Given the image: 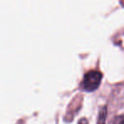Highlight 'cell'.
<instances>
[{"instance_id":"6da1fadb","label":"cell","mask_w":124,"mask_h":124,"mask_svg":"<svg viewBox=\"0 0 124 124\" xmlns=\"http://www.w3.org/2000/svg\"><path fill=\"white\" fill-rule=\"evenodd\" d=\"M103 75L98 70H90L87 71L82 80L81 86L83 90L92 92L97 89L101 83Z\"/></svg>"},{"instance_id":"7a4b0ae2","label":"cell","mask_w":124,"mask_h":124,"mask_svg":"<svg viewBox=\"0 0 124 124\" xmlns=\"http://www.w3.org/2000/svg\"><path fill=\"white\" fill-rule=\"evenodd\" d=\"M107 117V106L102 105L99 110L98 116H97V124H106Z\"/></svg>"},{"instance_id":"3957f363","label":"cell","mask_w":124,"mask_h":124,"mask_svg":"<svg viewBox=\"0 0 124 124\" xmlns=\"http://www.w3.org/2000/svg\"><path fill=\"white\" fill-rule=\"evenodd\" d=\"M110 124H124V114L115 116L110 120Z\"/></svg>"},{"instance_id":"277c9868","label":"cell","mask_w":124,"mask_h":124,"mask_svg":"<svg viewBox=\"0 0 124 124\" xmlns=\"http://www.w3.org/2000/svg\"><path fill=\"white\" fill-rule=\"evenodd\" d=\"M78 124H88V120H87L86 118H81L79 120V122H78Z\"/></svg>"}]
</instances>
